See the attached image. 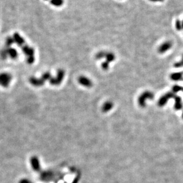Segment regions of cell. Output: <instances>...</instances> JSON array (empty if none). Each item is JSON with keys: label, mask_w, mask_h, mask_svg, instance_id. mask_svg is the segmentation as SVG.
I'll return each instance as SVG.
<instances>
[{"label": "cell", "mask_w": 183, "mask_h": 183, "mask_svg": "<svg viewBox=\"0 0 183 183\" xmlns=\"http://www.w3.org/2000/svg\"><path fill=\"white\" fill-rule=\"evenodd\" d=\"M45 1H47V0H45Z\"/></svg>", "instance_id": "obj_28"}, {"label": "cell", "mask_w": 183, "mask_h": 183, "mask_svg": "<svg viewBox=\"0 0 183 183\" xmlns=\"http://www.w3.org/2000/svg\"><path fill=\"white\" fill-rule=\"evenodd\" d=\"M12 80V76L8 73H2L0 74V85L4 88H7Z\"/></svg>", "instance_id": "obj_4"}, {"label": "cell", "mask_w": 183, "mask_h": 183, "mask_svg": "<svg viewBox=\"0 0 183 183\" xmlns=\"http://www.w3.org/2000/svg\"><path fill=\"white\" fill-rule=\"evenodd\" d=\"M114 107V104L111 101H107L104 104L102 107V111L103 113H108L113 109Z\"/></svg>", "instance_id": "obj_13"}, {"label": "cell", "mask_w": 183, "mask_h": 183, "mask_svg": "<svg viewBox=\"0 0 183 183\" xmlns=\"http://www.w3.org/2000/svg\"><path fill=\"white\" fill-rule=\"evenodd\" d=\"M183 87L179 85H174L172 88V92L176 94L177 93L180 91H183Z\"/></svg>", "instance_id": "obj_19"}, {"label": "cell", "mask_w": 183, "mask_h": 183, "mask_svg": "<svg viewBox=\"0 0 183 183\" xmlns=\"http://www.w3.org/2000/svg\"><path fill=\"white\" fill-rule=\"evenodd\" d=\"M65 76V71L63 69H59L57 72V77H51L49 80V83L52 85H59L62 82L64 77Z\"/></svg>", "instance_id": "obj_2"}, {"label": "cell", "mask_w": 183, "mask_h": 183, "mask_svg": "<svg viewBox=\"0 0 183 183\" xmlns=\"http://www.w3.org/2000/svg\"><path fill=\"white\" fill-rule=\"evenodd\" d=\"M29 82L30 83V84H32V85L35 86H42L44 83L45 82L42 79V78H36V77H30L29 79Z\"/></svg>", "instance_id": "obj_7"}, {"label": "cell", "mask_w": 183, "mask_h": 183, "mask_svg": "<svg viewBox=\"0 0 183 183\" xmlns=\"http://www.w3.org/2000/svg\"><path fill=\"white\" fill-rule=\"evenodd\" d=\"M51 4L54 6L60 7L63 4V0H51Z\"/></svg>", "instance_id": "obj_18"}, {"label": "cell", "mask_w": 183, "mask_h": 183, "mask_svg": "<svg viewBox=\"0 0 183 183\" xmlns=\"http://www.w3.org/2000/svg\"><path fill=\"white\" fill-rule=\"evenodd\" d=\"M150 1H153V2H156V1H162L163 0H149Z\"/></svg>", "instance_id": "obj_25"}, {"label": "cell", "mask_w": 183, "mask_h": 183, "mask_svg": "<svg viewBox=\"0 0 183 183\" xmlns=\"http://www.w3.org/2000/svg\"><path fill=\"white\" fill-rule=\"evenodd\" d=\"M51 77H52V76H51L50 73H49V72H46L44 74H42V77H41L42 79L45 82L46 80H49L51 79Z\"/></svg>", "instance_id": "obj_20"}, {"label": "cell", "mask_w": 183, "mask_h": 183, "mask_svg": "<svg viewBox=\"0 0 183 183\" xmlns=\"http://www.w3.org/2000/svg\"><path fill=\"white\" fill-rule=\"evenodd\" d=\"M174 66L175 67V68H180V67H183V58H182V60L178 62V63H175L174 65Z\"/></svg>", "instance_id": "obj_23"}, {"label": "cell", "mask_w": 183, "mask_h": 183, "mask_svg": "<svg viewBox=\"0 0 183 183\" xmlns=\"http://www.w3.org/2000/svg\"></svg>", "instance_id": "obj_29"}, {"label": "cell", "mask_w": 183, "mask_h": 183, "mask_svg": "<svg viewBox=\"0 0 183 183\" xmlns=\"http://www.w3.org/2000/svg\"><path fill=\"white\" fill-rule=\"evenodd\" d=\"M172 46V44L171 42H164L163 44H162L158 48V52L160 53V54H162V53H164L166 51H168Z\"/></svg>", "instance_id": "obj_11"}, {"label": "cell", "mask_w": 183, "mask_h": 183, "mask_svg": "<svg viewBox=\"0 0 183 183\" xmlns=\"http://www.w3.org/2000/svg\"><path fill=\"white\" fill-rule=\"evenodd\" d=\"M31 165L35 171H39L41 170V165L40 162L38 158L36 157H33L30 160Z\"/></svg>", "instance_id": "obj_6"}, {"label": "cell", "mask_w": 183, "mask_h": 183, "mask_svg": "<svg viewBox=\"0 0 183 183\" xmlns=\"http://www.w3.org/2000/svg\"><path fill=\"white\" fill-rule=\"evenodd\" d=\"M174 99L175 101L174 109L177 111L181 110L183 108V101H182V99L181 98V97L176 95Z\"/></svg>", "instance_id": "obj_10"}, {"label": "cell", "mask_w": 183, "mask_h": 183, "mask_svg": "<svg viewBox=\"0 0 183 183\" xmlns=\"http://www.w3.org/2000/svg\"><path fill=\"white\" fill-rule=\"evenodd\" d=\"M14 43V41L13 38L8 37L5 41V46L6 48H10L11 46Z\"/></svg>", "instance_id": "obj_15"}, {"label": "cell", "mask_w": 183, "mask_h": 183, "mask_svg": "<svg viewBox=\"0 0 183 183\" xmlns=\"http://www.w3.org/2000/svg\"><path fill=\"white\" fill-rule=\"evenodd\" d=\"M0 57L2 60H5L6 58H7L8 55H7L6 48H3L0 51Z\"/></svg>", "instance_id": "obj_16"}, {"label": "cell", "mask_w": 183, "mask_h": 183, "mask_svg": "<svg viewBox=\"0 0 183 183\" xmlns=\"http://www.w3.org/2000/svg\"><path fill=\"white\" fill-rule=\"evenodd\" d=\"M175 27H176V29H177V30H181L182 29V28H183L182 23H181L180 20H177L176 21V23H175Z\"/></svg>", "instance_id": "obj_21"}, {"label": "cell", "mask_w": 183, "mask_h": 183, "mask_svg": "<svg viewBox=\"0 0 183 183\" xmlns=\"http://www.w3.org/2000/svg\"><path fill=\"white\" fill-rule=\"evenodd\" d=\"M79 83L86 88H90L93 86V82L91 79H89L88 77H86L83 76H81L78 79Z\"/></svg>", "instance_id": "obj_5"}, {"label": "cell", "mask_w": 183, "mask_h": 183, "mask_svg": "<svg viewBox=\"0 0 183 183\" xmlns=\"http://www.w3.org/2000/svg\"><path fill=\"white\" fill-rule=\"evenodd\" d=\"M154 94L150 91H145L142 93L138 98L137 102L138 105L141 108H145L146 106V99L152 100L154 99Z\"/></svg>", "instance_id": "obj_1"}, {"label": "cell", "mask_w": 183, "mask_h": 183, "mask_svg": "<svg viewBox=\"0 0 183 183\" xmlns=\"http://www.w3.org/2000/svg\"><path fill=\"white\" fill-rule=\"evenodd\" d=\"M13 38L14 39V42H16L17 45L19 46H22L23 45L26 44V42L23 39V37L21 36L18 33H15Z\"/></svg>", "instance_id": "obj_8"}, {"label": "cell", "mask_w": 183, "mask_h": 183, "mask_svg": "<svg viewBox=\"0 0 183 183\" xmlns=\"http://www.w3.org/2000/svg\"><path fill=\"white\" fill-rule=\"evenodd\" d=\"M182 118H183V114H182Z\"/></svg>", "instance_id": "obj_26"}, {"label": "cell", "mask_w": 183, "mask_h": 183, "mask_svg": "<svg viewBox=\"0 0 183 183\" xmlns=\"http://www.w3.org/2000/svg\"><path fill=\"white\" fill-rule=\"evenodd\" d=\"M106 53L107 52L105 51H100L95 55V58L96 60H101L103 58H105L106 55Z\"/></svg>", "instance_id": "obj_17"}, {"label": "cell", "mask_w": 183, "mask_h": 183, "mask_svg": "<svg viewBox=\"0 0 183 183\" xmlns=\"http://www.w3.org/2000/svg\"><path fill=\"white\" fill-rule=\"evenodd\" d=\"M105 58H106V61H107L109 63L114 61L115 60V56L113 52H107Z\"/></svg>", "instance_id": "obj_14"}, {"label": "cell", "mask_w": 183, "mask_h": 183, "mask_svg": "<svg viewBox=\"0 0 183 183\" xmlns=\"http://www.w3.org/2000/svg\"><path fill=\"white\" fill-rule=\"evenodd\" d=\"M20 183H32L31 182H30L29 180H26V179H23L22 180Z\"/></svg>", "instance_id": "obj_24"}, {"label": "cell", "mask_w": 183, "mask_h": 183, "mask_svg": "<svg viewBox=\"0 0 183 183\" xmlns=\"http://www.w3.org/2000/svg\"><path fill=\"white\" fill-rule=\"evenodd\" d=\"M170 79L173 81H182L183 80V72L173 73L170 75Z\"/></svg>", "instance_id": "obj_12"}, {"label": "cell", "mask_w": 183, "mask_h": 183, "mask_svg": "<svg viewBox=\"0 0 183 183\" xmlns=\"http://www.w3.org/2000/svg\"><path fill=\"white\" fill-rule=\"evenodd\" d=\"M175 96H176V95L172 92H167L166 93H165V95L162 96L159 99V100L158 101V105L160 107H163V106H165L168 100H169L170 99H174Z\"/></svg>", "instance_id": "obj_3"}, {"label": "cell", "mask_w": 183, "mask_h": 183, "mask_svg": "<svg viewBox=\"0 0 183 183\" xmlns=\"http://www.w3.org/2000/svg\"><path fill=\"white\" fill-rule=\"evenodd\" d=\"M6 48V47H5ZM8 57H10L12 59H16L18 57V52L17 51L13 48H6Z\"/></svg>", "instance_id": "obj_9"}, {"label": "cell", "mask_w": 183, "mask_h": 183, "mask_svg": "<svg viewBox=\"0 0 183 183\" xmlns=\"http://www.w3.org/2000/svg\"><path fill=\"white\" fill-rule=\"evenodd\" d=\"M182 26H183V23H182Z\"/></svg>", "instance_id": "obj_27"}, {"label": "cell", "mask_w": 183, "mask_h": 183, "mask_svg": "<svg viewBox=\"0 0 183 183\" xmlns=\"http://www.w3.org/2000/svg\"><path fill=\"white\" fill-rule=\"evenodd\" d=\"M101 67L103 70H108L109 69V63H108L107 61H105V62H103L102 65H101Z\"/></svg>", "instance_id": "obj_22"}]
</instances>
